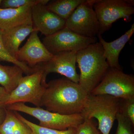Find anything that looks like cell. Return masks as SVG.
Here are the masks:
<instances>
[{"mask_svg": "<svg viewBox=\"0 0 134 134\" xmlns=\"http://www.w3.org/2000/svg\"><path fill=\"white\" fill-rule=\"evenodd\" d=\"M76 62L80 70L78 84L90 95L110 68L101 44L96 42L77 52Z\"/></svg>", "mask_w": 134, "mask_h": 134, "instance_id": "2", "label": "cell"}, {"mask_svg": "<svg viewBox=\"0 0 134 134\" xmlns=\"http://www.w3.org/2000/svg\"><path fill=\"white\" fill-rule=\"evenodd\" d=\"M15 112L17 117L29 126L31 129L33 134H76V128H71L65 130H59L45 127L31 122L22 116L19 113L16 111Z\"/></svg>", "mask_w": 134, "mask_h": 134, "instance_id": "19", "label": "cell"}, {"mask_svg": "<svg viewBox=\"0 0 134 134\" xmlns=\"http://www.w3.org/2000/svg\"><path fill=\"white\" fill-rule=\"evenodd\" d=\"M76 134H102L91 119L84 120L76 128Z\"/></svg>", "mask_w": 134, "mask_h": 134, "instance_id": "24", "label": "cell"}, {"mask_svg": "<svg viewBox=\"0 0 134 134\" xmlns=\"http://www.w3.org/2000/svg\"><path fill=\"white\" fill-rule=\"evenodd\" d=\"M6 62L13 63L14 65L20 68L23 70L24 74L26 75L31 74L35 72L32 68L28 66L26 63L19 61L9 54L3 43L1 31L0 30V62Z\"/></svg>", "mask_w": 134, "mask_h": 134, "instance_id": "20", "label": "cell"}, {"mask_svg": "<svg viewBox=\"0 0 134 134\" xmlns=\"http://www.w3.org/2000/svg\"><path fill=\"white\" fill-rule=\"evenodd\" d=\"M96 0H85L66 21L65 27L80 36L94 37L99 32V25L93 5Z\"/></svg>", "mask_w": 134, "mask_h": 134, "instance_id": "8", "label": "cell"}, {"mask_svg": "<svg viewBox=\"0 0 134 134\" xmlns=\"http://www.w3.org/2000/svg\"><path fill=\"white\" fill-rule=\"evenodd\" d=\"M34 30L32 25H28L1 30L3 43L11 56L17 59L20 45Z\"/></svg>", "mask_w": 134, "mask_h": 134, "instance_id": "15", "label": "cell"}, {"mask_svg": "<svg viewBox=\"0 0 134 134\" xmlns=\"http://www.w3.org/2000/svg\"><path fill=\"white\" fill-rule=\"evenodd\" d=\"M32 22L35 30L46 37L64 28L66 21L49 10L46 5L38 4L32 7Z\"/></svg>", "mask_w": 134, "mask_h": 134, "instance_id": "12", "label": "cell"}, {"mask_svg": "<svg viewBox=\"0 0 134 134\" xmlns=\"http://www.w3.org/2000/svg\"><path fill=\"white\" fill-rule=\"evenodd\" d=\"M97 42L96 37L80 36L64 27L53 34L46 36L43 43L53 55L63 52H79L90 44Z\"/></svg>", "mask_w": 134, "mask_h": 134, "instance_id": "9", "label": "cell"}, {"mask_svg": "<svg viewBox=\"0 0 134 134\" xmlns=\"http://www.w3.org/2000/svg\"><path fill=\"white\" fill-rule=\"evenodd\" d=\"M85 0H52L46 5L49 10L64 20H67Z\"/></svg>", "mask_w": 134, "mask_h": 134, "instance_id": "18", "label": "cell"}, {"mask_svg": "<svg viewBox=\"0 0 134 134\" xmlns=\"http://www.w3.org/2000/svg\"><path fill=\"white\" fill-rule=\"evenodd\" d=\"M0 134H33V133L29 126L17 117L14 111L7 109L5 120L0 125Z\"/></svg>", "mask_w": 134, "mask_h": 134, "instance_id": "16", "label": "cell"}, {"mask_svg": "<svg viewBox=\"0 0 134 134\" xmlns=\"http://www.w3.org/2000/svg\"><path fill=\"white\" fill-rule=\"evenodd\" d=\"M23 74L18 66H3L0 63V85L9 94L17 86Z\"/></svg>", "mask_w": 134, "mask_h": 134, "instance_id": "17", "label": "cell"}, {"mask_svg": "<svg viewBox=\"0 0 134 134\" xmlns=\"http://www.w3.org/2000/svg\"><path fill=\"white\" fill-rule=\"evenodd\" d=\"M9 93L2 86H0V108H5V103Z\"/></svg>", "mask_w": 134, "mask_h": 134, "instance_id": "25", "label": "cell"}, {"mask_svg": "<svg viewBox=\"0 0 134 134\" xmlns=\"http://www.w3.org/2000/svg\"><path fill=\"white\" fill-rule=\"evenodd\" d=\"M34 6L26 5L16 8H0V30L23 25H32V9Z\"/></svg>", "mask_w": 134, "mask_h": 134, "instance_id": "13", "label": "cell"}, {"mask_svg": "<svg viewBox=\"0 0 134 134\" xmlns=\"http://www.w3.org/2000/svg\"><path fill=\"white\" fill-rule=\"evenodd\" d=\"M45 86L43 83L41 70H37L31 74L23 76L17 86L8 96L6 107L15 103H29L36 107H41V99Z\"/></svg>", "mask_w": 134, "mask_h": 134, "instance_id": "7", "label": "cell"}, {"mask_svg": "<svg viewBox=\"0 0 134 134\" xmlns=\"http://www.w3.org/2000/svg\"><path fill=\"white\" fill-rule=\"evenodd\" d=\"M49 0H2L0 8L3 9L16 8L26 6L38 4L46 5Z\"/></svg>", "mask_w": 134, "mask_h": 134, "instance_id": "21", "label": "cell"}, {"mask_svg": "<svg viewBox=\"0 0 134 134\" xmlns=\"http://www.w3.org/2000/svg\"><path fill=\"white\" fill-rule=\"evenodd\" d=\"M2 0H0V5H1V3Z\"/></svg>", "mask_w": 134, "mask_h": 134, "instance_id": "27", "label": "cell"}, {"mask_svg": "<svg viewBox=\"0 0 134 134\" xmlns=\"http://www.w3.org/2000/svg\"><path fill=\"white\" fill-rule=\"evenodd\" d=\"M38 33L36 30L31 32L25 44L19 48L17 56V59L31 68L40 63L48 61L54 56L41 42Z\"/></svg>", "mask_w": 134, "mask_h": 134, "instance_id": "11", "label": "cell"}, {"mask_svg": "<svg viewBox=\"0 0 134 134\" xmlns=\"http://www.w3.org/2000/svg\"><path fill=\"white\" fill-rule=\"evenodd\" d=\"M90 94H105L121 99H134V77L122 69L110 68Z\"/></svg>", "mask_w": 134, "mask_h": 134, "instance_id": "6", "label": "cell"}, {"mask_svg": "<svg viewBox=\"0 0 134 134\" xmlns=\"http://www.w3.org/2000/svg\"><path fill=\"white\" fill-rule=\"evenodd\" d=\"M116 120L118 122L115 134H133L132 122L127 118L120 113L117 115Z\"/></svg>", "mask_w": 134, "mask_h": 134, "instance_id": "22", "label": "cell"}, {"mask_svg": "<svg viewBox=\"0 0 134 134\" xmlns=\"http://www.w3.org/2000/svg\"><path fill=\"white\" fill-rule=\"evenodd\" d=\"M119 113L127 118L134 126V99H121Z\"/></svg>", "mask_w": 134, "mask_h": 134, "instance_id": "23", "label": "cell"}, {"mask_svg": "<svg viewBox=\"0 0 134 134\" xmlns=\"http://www.w3.org/2000/svg\"><path fill=\"white\" fill-rule=\"evenodd\" d=\"M7 109L5 108H0V125L5 120L6 115Z\"/></svg>", "mask_w": 134, "mask_h": 134, "instance_id": "26", "label": "cell"}, {"mask_svg": "<svg viewBox=\"0 0 134 134\" xmlns=\"http://www.w3.org/2000/svg\"><path fill=\"white\" fill-rule=\"evenodd\" d=\"M76 52H63L54 55L46 62L42 63L32 68L35 72L41 70L43 74V83L46 85L47 76L50 73H55L65 76L70 81L78 83L79 75L76 72Z\"/></svg>", "mask_w": 134, "mask_h": 134, "instance_id": "10", "label": "cell"}, {"mask_svg": "<svg viewBox=\"0 0 134 134\" xmlns=\"http://www.w3.org/2000/svg\"><path fill=\"white\" fill-rule=\"evenodd\" d=\"M5 108L31 115L38 120L39 126L57 130L76 128L84 121L81 114L63 115L50 111L41 107H30L25 103H15L7 106Z\"/></svg>", "mask_w": 134, "mask_h": 134, "instance_id": "4", "label": "cell"}, {"mask_svg": "<svg viewBox=\"0 0 134 134\" xmlns=\"http://www.w3.org/2000/svg\"><path fill=\"white\" fill-rule=\"evenodd\" d=\"M134 33V24H133L127 31L119 38L112 42H107L101 35H98L99 42L103 47L104 55L110 68L122 69L119 63V56L121 50L129 41Z\"/></svg>", "mask_w": 134, "mask_h": 134, "instance_id": "14", "label": "cell"}, {"mask_svg": "<svg viewBox=\"0 0 134 134\" xmlns=\"http://www.w3.org/2000/svg\"><path fill=\"white\" fill-rule=\"evenodd\" d=\"M120 99L110 95L90 94L80 114L84 120L96 118L101 133L109 134L120 113Z\"/></svg>", "mask_w": 134, "mask_h": 134, "instance_id": "3", "label": "cell"}, {"mask_svg": "<svg viewBox=\"0 0 134 134\" xmlns=\"http://www.w3.org/2000/svg\"><path fill=\"white\" fill-rule=\"evenodd\" d=\"M93 8L99 25V34L101 35L118 19H122L126 23L131 21L134 14V1L96 0Z\"/></svg>", "mask_w": 134, "mask_h": 134, "instance_id": "5", "label": "cell"}, {"mask_svg": "<svg viewBox=\"0 0 134 134\" xmlns=\"http://www.w3.org/2000/svg\"><path fill=\"white\" fill-rule=\"evenodd\" d=\"M88 95L79 84L66 77L53 79L47 83L41 106L63 115L80 114Z\"/></svg>", "mask_w": 134, "mask_h": 134, "instance_id": "1", "label": "cell"}]
</instances>
